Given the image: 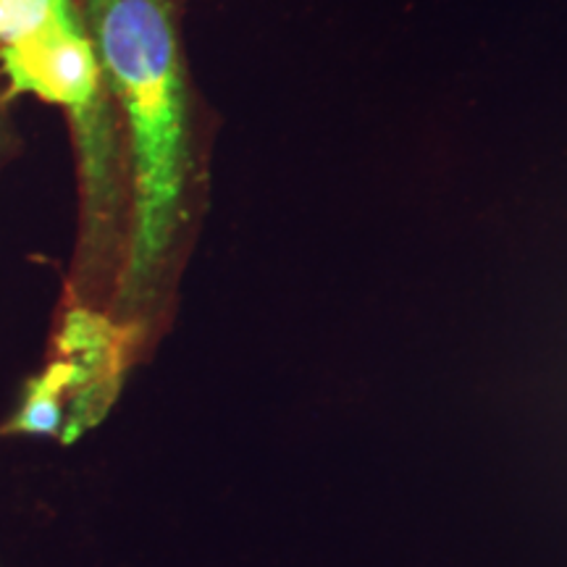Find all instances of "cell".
Segmentation results:
<instances>
[{"label":"cell","instance_id":"obj_1","mask_svg":"<svg viewBox=\"0 0 567 567\" xmlns=\"http://www.w3.org/2000/svg\"><path fill=\"white\" fill-rule=\"evenodd\" d=\"M122 124L130 216L109 313L140 354L158 334L193 237L200 161L176 0H76Z\"/></svg>","mask_w":567,"mask_h":567},{"label":"cell","instance_id":"obj_2","mask_svg":"<svg viewBox=\"0 0 567 567\" xmlns=\"http://www.w3.org/2000/svg\"><path fill=\"white\" fill-rule=\"evenodd\" d=\"M137 358V342L109 310L63 300L45 358L66 392L63 444H74L109 415Z\"/></svg>","mask_w":567,"mask_h":567},{"label":"cell","instance_id":"obj_3","mask_svg":"<svg viewBox=\"0 0 567 567\" xmlns=\"http://www.w3.org/2000/svg\"><path fill=\"white\" fill-rule=\"evenodd\" d=\"M66 392L53 365L42 363L27 375L9 415L0 421V439H53L66 442Z\"/></svg>","mask_w":567,"mask_h":567}]
</instances>
